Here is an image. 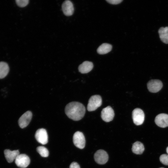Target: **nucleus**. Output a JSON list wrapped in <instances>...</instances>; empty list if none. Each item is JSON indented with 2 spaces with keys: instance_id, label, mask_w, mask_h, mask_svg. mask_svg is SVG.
Listing matches in <instances>:
<instances>
[{
  "instance_id": "1",
  "label": "nucleus",
  "mask_w": 168,
  "mask_h": 168,
  "mask_svg": "<svg viewBox=\"0 0 168 168\" xmlns=\"http://www.w3.org/2000/svg\"><path fill=\"white\" fill-rule=\"evenodd\" d=\"M65 111L69 118L74 121H78L84 117L86 109L81 103L74 101L71 102L66 105Z\"/></svg>"
},
{
  "instance_id": "2",
  "label": "nucleus",
  "mask_w": 168,
  "mask_h": 168,
  "mask_svg": "<svg viewBox=\"0 0 168 168\" xmlns=\"http://www.w3.org/2000/svg\"><path fill=\"white\" fill-rule=\"evenodd\" d=\"M102 102L101 96L99 95L92 96L89 99L87 106V110L89 111L96 110L100 106Z\"/></svg>"
},
{
  "instance_id": "3",
  "label": "nucleus",
  "mask_w": 168,
  "mask_h": 168,
  "mask_svg": "<svg viewBox=\"0 0 168 168\" xmlns=\"http://www.w3.org/2000/svg\"><path fill=\"white\" fill-rule=\"evenodd\" d=\"M73 141L74 145L80 149L83 148L85 145V139L83 133L80 131H77L74 134Z\"/></svg>"
},
{
  "instance_id": "4",
  "label": "nucleus",
  "mask_w": 168,
  "mask_h": 168,
  "mask_svg": "<svg viewBox=\"0 0 168 168\" xmlns=\"http://www.w3.org/2000/svg\"><path fill=\"white\" fill-rule=\"evenodd\" d=\"M145 115L142 110L137 108L132 112V118L134 124L137 125L142 124L144 120Z\"/></svg>"
},
{
  "instance_id": "5",
  "label": "nucleus",
  "mask_w": 168,
  "mask_h": 168,
  "mask_svg": "<svg viewBox=\"0 0 168 168\" xmlns=\"http://www.w3.org/2000/svg\"><path fill=\"white\" fill-rule=\"evenodd\" d=\"M108 155L106 152L103 150L97 151L94 155V158L96 162L100 164L106 163L108 160Z\"/></svg>"
},
{
  "instance_id": "6",
  "label": "nucleus",
  "mask_w": 168,
  "mask_h": 168,
  "mask_svg": "<svg viewBox=\"0 0 168 168\" xmlns=\"http://www.w3.org/2000/svg\"><path fill=\"white\" fill-rule=\"evenodd\" d=\"M30 160L29 156L24 154H19L15 160L16 165L21 168H25L30 164Z\"/></svg>"
},
{
  "instance_id": "7",
  "label": "nucleus",
  "mask_w": 168,
  "mask_h": 168,
  "mask_svg": "<svg viewBox=\"0 0 168 168\" xmlns=\"http://www.w3.org/2000/svg\"><path fill=\"white\" fill-rule=\"evenodd\" d=\"M37 141L42 144H45L48 142V135L46 130L43 128L38 129L35 134Z\"/></svg>"
},
{
  "instance_id": "8",
  "label": "nucleus",
  "mask_w": 168,
  "mask_h": 168,
  "mask_svg": "<svg viewBox=\"0 0 168 168\" xmlns=\"http://www.w3.org/2000/svg\"><path fill=\"white\" fill-rule=\"evenodd\" d=\"M162 86V82L159 80H152L147 83V87L149 91L153 93L159 91L161 89Z\"/></svg>"
},
{
  "instance_id": "9",
  "label": "nucleus",
  "mask_w": 168,
  "mask_h": 168,
  "mask_svg": "<svg viewBox=\"0 0 168 168\" xmlns=\"http://www.w3.org/2000/svg\"><path fill=\"white\" fill-rule=\"evenodd\" d=\"M114 115V111L110 106L104 108L101 112V117L103 120L106 122L112 121Z\"/></svg>"
},
{
  "instance_id": "10",
  "label": "nucleus",
  "mask_w": 168,
  "mask_h": 168,
  "mask_svg": "<svg viewBox=\"0 0 168 168\" xmlns=\"http://www.w3.org/2000/svg\"><path fill=\"white\" fill-rule=\"evenodd\" d=\"M32 116V113L30 111L23 114L18 120V124L20 128H23L27 126L31 120Z\"/></svg>"
},
{
  "instance_id": "11",
  "label": "nucleus",
  "mask_w": 168,
  "mask_h": 168,
  "mask_svg": "<svg viewBox=\"0 0 168 168\" xmlns=\"http://www.w3.org/2000/svg\"><path fill=\"white\" fill-rule=\"evenodd\" d=\"M156 124L161 128H165L168 126V114H160L157 115L155 120Z\"/></svg>"
},
{
  "instance_id": "12",
  "label": "nucleus",
  "mask_w": 168,
  "mask_h": 168,
  "mask_svg": "<svg viewBox=\"0 0 168 168\" xmlns=\"http://www.w3.org/2000/svg\"><path fill=\"white\" fill-rule=\"evenodd\" d=\"M62 11L66 16L72 15L74 12V8L72 2L70 0L64 1L62 4Z\"/></svg>"
},
{
  "instance_id": "13",
  "label": "nucleus",
  "mask_w": 168,
  "mask_h": 168,
  "mask_svg": "<svg viewBox=\"0 0 168 168\" xmlns=\"http://www.w3.org/2000/svg\"><path fill=\"white\" fill-rule=\"evenodd\" d=\"M4 153L7 162L11 163L15 160L17 156L19 154V152L18 150L12 151L8 149H6L4 151Z\"/></svg>"
},
{
  "instance_id": "14",
  "label": "nucleus",
  "mask_w": 168,
  "mask_h": 168,
  "mask_svg": "<svg viewBox=\"0 0 168 168\" xmlns=\"http://www.w3.org/2000/svg\"><path fill=\"white\" fill-rule=\"evenodd\" d=\"M93 67L92 62L85 61L81 64L78 67V70L82 73H86L91 70Z\"/></svg>"
},
{
  "instance_id": "15",
  "label": "nucleus",
  "mask_w": 168,
  "mask_h": 168,
  "mask_svg": "<svg viewBox=\"0 0 168 168\" xmlns=\"http://www.w3.org/2000/svg\"><path fill=\"white\" fill-rule=\"evenodd\" d=\"M132 150L133 152L135 154H141L144 151V146L141 142L137 141L133 144Z\"/></svg>"
},
{
  "instance_id": "16",
  "label": "nucleus",
  "mask_w": 168,
  "mask_h": 168,
  "mask_svg": "<svg viewBox=\"0 0 168 168\" xmlns=\"http://www.w3.org/2000/svg\"><path fill=\"white\" fill-rule=\"evenodd\" d=\"M158 33L161 40L165 44H168V27L160 28Z\"/></svg>"
},
{
  "instance_id": "17",
  "label": "nucleus",
  "mask_w": 168,
  "mask_h": 168,
  "mask_svg": "<svg viewBox=\"0 0 168 168\" xmlns=\"http://www.w3.org/2000/svg\"><path fill=\"white\" fill-rule=\"evenodd\" d=\"M112 49V45L108 43H103L98 48L97 51L99 54H106L110 51Z\"/></svg>"
},
{
  "instance_id": "18",
  "label": "nucleus",
  "mask_w": 168,
  "mask_h": 168,
  "mask_svg": "<svg viewBox=\"0 0 168 168\" xmlns=\"http://www.w3.org/2000/svg\"><path fill=\"white\" fill-rule=\"evenodd\" d=\"M9 68L8 64L4 62H0V79L4 78L7 75Z\"/></svg>"
},
{
  "instance_id": "19",
  "label": "nucleus",
  "mask_w": 168,
  "mask_h": 168,
  "mask_svg": "<svg viewBox=\"0 0 168 168\" xmlns=\"http://www.w3.org/2000/svg\"><path fill=\"white\" fill-rule=\"evenodd\" d=\"M36 150L40 156L43 157H47L49 155L48 150L44 147L39 146L37 147Z\"/></svg>"
},
{
  "instance_id": "20",
  "label": "nucleus",
  "mask_w": 168,
  "mask_h": 168,
  "mask_svg": "<svg viewBox=\"0 0 168 168\" xmlns=\"http://www.w3.org/2000/svg\"><path fill=\"white\" fill-rule=\"evenodd\" d=\"M160 160L163 164L168 166V154H163L160 157Z\"/></svg>"
},
{
  "instance_id": "21",
  "label": "nucleus",
  "mask_w": 168,
  "mask_h": 168,
  "mask_svg": "<svg viewBox=\"0 0 168 168\" xmlns=\"http://www.w3.org/2000/svg\"><path fill=\"white\" fill-rule=\"evenodd\" d=\"M17 5L20 7H24L27 6L29 3L28 0H16Z\"/></svg>"
},
{
  "instance_id": "22",
  "label": "nucleus",
  "mask_w": 168,
  "mask_h": 168,
  "mask_svg": "<svg viewBox=\"0 0 168 168\" xmlns=\"http://www.w3.org/2000/svg\"><path fill=\"white\" fill-rule=\"evenodd\" d=\"M106 1L109 3L112 4H118L120 3L123 1V0H106Z\"/></svg>"
},
{
  "instance_id": "23",
  "label": "nucleus",
  "mask_w": 168,
  "mask_h": 168,
  "mask_svg": "<svg viewBox=\"0 0 168 168\" xmlns=\"http://www.w3.org/2000/svg\"><path fill=\"white\" fill-rule=\"evenodd\" d=\"M69 168H80V167L79 165L77 162H73L71 164Z\"/></svg>"
},
{
  "instance_id": "24",
  "label": "nucleus",
  "mask_w": 168,
  "mask_h": 168,
  "mask_svg": "<svg viewBox=\"0 0 168 168\" xmlns=\"http://www.w3.org/2000/svg\"><path fill=\"white\" fill-rule=\"evenodd\" d=\"M166 151L167 153L168 154V147H167L166 148Z\"/></svg>"
},
{
  "instance_id": "25",
  "label": "nucleus",
  "mask_w": 168,
  "mask_h": 168,
  "mask_svg": "<svg viewBox=\"0 0 168 168\" xmlns=\"http://www.w3.org/2000/svg\"><path fill=\"white\" fill-rule=\"evenodd\" d=\"M163 168V167H161V168Z\"/></svg>"
}]
</instances>
